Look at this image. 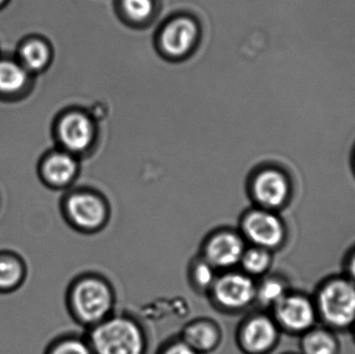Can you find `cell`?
Instances as JSON below:
<instances>
[{"label":"cell","mask_w":355,"mask_h":354,"mask_svg":"<svg viewBox=\"0 0 355 354\" xmlns=\"http://www.w3.org/2000/svg\"><path fill=\"white\" fill-rule=\"evenodd\" d=\"M67 301L70 313L76 321L95 326L110 317L114 297L112 288L105 281L85 276L72 283Z\"/></svg>","instance_id":"cell-1"},{"label":"cell","mask_w":355,"mask_h":354,"mask_svg":"<svg viewBox=\"0 0 355 354\" xmlns=\"http://www.w3.org/2000/svg\"><path fill=\"white\" fill-rule=\"evenodd\" d=\"M87 342L94 354H144L146 349L143 330L126 317H108L96 324Z\"/></svg>","instance_id":"cell-2"},{"label":"cell","mask_w":355,"mask_h":354,"mask_svg":"<svg viewBox=\"0 0 355 354\" xmlns=\"http://www.w3.org/2000/svg\"><path fill=\"white\" fill-rule=\"evenodd\" d=\"M210 292L218 307L240 311L256 299L257 286L252 276L231 269L217 276Z\"/></svg>","instance_id":"cell-3"},{"label":"cell","mask_w":355,"mask_h":354,"mask_svg":"<svg viewBox=\"0 0 355 354\" xmlns=\"http://www.w3.org/2000/svg\"><path fill=\"white\" fill-rule=\"evenodd\" d=\"M319 306L329 324L343 328L355 319V286L348 281L329 283L321 291Z\"/></svg>","instance_id":"cell-4"},{"label":"cell","mask_w":355,"mask_h":354,"mask_svg":"<svg viewBox=\"0 0 355 354\" xmlns=\"http://www.w3.org/2000/svg\"><path fill=\"white\" fill-rule=\"evenodd\" d=\"M245 249V239L241 234L231 230L218 231L205 242L202 258L215 269L231 270L239 265Z\"/></svg>","instance_id":"cell-5"},{"label":"cell","mask_w":355,"mask_h":354,"mask_svg":"<svg viewBox=\"0 0 355 354\" xmlns=\"http://www.w3.org/2000/svg\"><path fill=\"white\" fill-rule=\"evenodd\" d=\"M67 220L76 230L94 232L99 230L106 220L107 212L103 202L92 193H74L64 204Z\"/></svg>","instance_id":"cell-6"},{"label":"cell","mask_w":355,"mask_h":354,"mask_svg":"<svg viewBox=\"0 0 355 354\" xmlns=\"http://www.w3.org/2000/svg\"><path fill=\"white\" fill-rule=\"evenodd\" d=\"M241 235L254 247L273 249L284 238L281 220L267 209H254L248 212L242 220Z\"/></svg>","instance_id":"cell-7"},{"label":"cell","mask_w":355,"mask_h":354,"mask_svg":"<svg viewBox=\"0 0 355 354\" xmlns=\"http://www.w3.org/2000/svg\"><path fill=\"white\" fill-rule=\"evenodd\" d=\"M277 338L275 322L266 316H254L242 324L239 344L248 354L266 353Z\"/></svg>","instance_id":"cell-8"},{"label":"cell","mask_w":355,"mask_h":354,"mask_svg":"<svg viewBox=\"0 0 355 354\" xmlns=\"http://www.w3.org/2000/svg\"><path fill=\"white\" fill-rule=\"evenodd\" d=\"M58 135L62 145L74 153L85 151L93 143L95 127L89 116L70 112L60 121Z\"/></svg>","instance_id":"cell-9"},{"label":"cell","mask_w":355,"mask_h":354,"mask_svg":"<svg viewBox=\"0 0 355 354\" xmlns=\"http://www.w3.org/2000/svg\"><path fill=\"white\" fill-rule=\"evenodd\" d=\"M252 193L262 207L269 209L279 207L289 195V182L279 170H262L252 182Z\"/></svg>","instance_id":"cell-10"},{"label":"cell","mask_w":355,"mask_h":354,"mask_svg":"<svg viewBox=\"0 0 355 354\" xmlns=\"http://www.w3.org/2000/svg\"><path fill=\"white\" fill-rule=\"evenodd\" d=\"M275 309L277 321L287 330L300 332L308 330L314 324V309L310 301L304 297L286 295L275 306Z\"/></svg>","instance_id":"cell-11"},{"label":"cell","mask_w":355,"mask_h":354,"mask_svg":"<svg viewBox=\"0 0 355 354\" xmlns=\"http://www.w3.org/2000/svg\"><path fill=\"white\" fill-rule=\"evenodd\" d=\"M198 35V27L188 18H179L166 25L160 35V44L171 56H182L187 53Z\"/></svg>","instance_id":"cell-12"},{"label":"cell","mask_w":355,"mask_h":354,"mask_svg":"<svg viewBox=\"0 0 355 354\" xmlns=\"http://www.w3.org/2000/svg\"><path fill=\"white\" fill-rule=\"evenodd\" d=\"M28 267L22 256L10 249L0 251V294L16 292L25 284Z\"/></svg>","instance_id":"cell-13"},{"label":"cell","mask_w":355,"mask_h":354,"mask_svg":"<svg viewBox=\"0 0 355 354\" xmlns=\"http://www.w3.org/2000/svg\"><path fill=\"white\" fill-rule=\"evenodd\" d=\"M182 340L200 354L210 353L216 348L220 336L215 324L206 320H200L192 322L184 330Z\"/></svg>","instance_id":"cell-14"},{"label":"cell","mask_w":355,"mask_h":354,"mask_svg":"<svg viewBox=\"0 0 355 354\" xmlns=\"http://www.w3.org/2000/svg\"><path fill=\"white\" fill-rule=\"evenodd\" d=\"M77 168L78 164L72 155L64 152H58L50 156L44 164V174L52 184L64 186L76 176Z\"/></svg>","instance_id":"cell-15"},{"label":"cell","mask_w":355,"mask_h":354,"mask_svg":"<svg viewBox=\"0 0 355 354\" xmlns=\"http://www.w3.org/2000/svg\"><path fill=\"white\" fill-rule=\"evenodd\" d=\"M27 81L28 72L23 64L12 60L0 62V93H17L26 85Z\"/></svg>","instance_id":"cell-16"},{"label":"cell","mask_w":355,"mask_h":354,"mask_svg":"<svg viewBox=\"0 0 355 354\" xmlns=\"http://www.w3.org/2000/svg\"><path fill=\"white\" fill-rule=\"evenodd\" d=\"M270 263L271 257L268 249L252 245V247L246 249L244 251L239 265H241L243 272L248 276H256L264 274Z\"/></svg>","instance_id":"cell-17"},{"label":"cell","mask_w":355,"mask_h":354,"mask_svg":"<svg viewBox=\"0 0 355 354\" xmlns=\"http://www.w3.org/2000/svg\"><path fill=\"white\" fill-rule=\"evenodd\" d=\"M50 50L41 41H31L23 46L21 58L26 70L39 71L45 68L50 60Z\"/></svg>","instance_id":"cell-18"},{"label":"cell","mask_w":355,"mask_h":354,"mask_svg":"<svg viewBox=\"0 0 355 354\" xmlns=\"http://www.w3.org/2000/svg\"><path fill=\"white\" fill-rule=\"evenodd\" d=\"M44 354H94L91 345L74 336L60 337L50 343Z\"/></svg>","instance_id":"cell-19"},{"label":"cell","mask_w":355,"mask_h":354,"mask_svg":"<svg viewBox=\"0 0 355 354\" xmlns=\"http://www.w3.org/2000/svg\"><path fill=\"white\" fill-rule=\"evenodd\" d=\"M336 348L337 345L334 337L323 330L310 333L304 340L306 354H335Z\"/></svg>","instance_id":"cell-20"},{"label":"cell","mask_w":355,"mask_h":354,"mask_svg":"<svg viewBox=\"0 0 355 354\" xmlns=\"http://www.w3.org/2000/svg\"><path fill=\"white\" fill-rule=\"evenodd\" d=\"M216 269L209 264L204 258H200L198 261L192 263L190 270V280L192 285L200 290H209L212 288L215 280H216Z\"/></svg>","instance_id":"cell-21"},{"label":"cell","mask_w":355,"mask_h":354,"mask_svg":"<svg viewBox=\"0 0 355 354\" xmlns=\"http://www.w3.org/2000/svg\"><path fill=\"white\" fill-rule=\"evenodd\" d=\"M285 297V287L275 278H268L257 287L256 299L266 307H275Z\"/></svg>","instance_id":"cell-22"},{"label":"cell","mask_w":355,"mask_h":354,"mask_svg":"<svg viewBox=\"0 0 355 354\" xmlns=\"http://www.w3.org/2000/svg\"><path fill=\"white\" fill-rule=\"evenodd\" d=\"M123 6L129 18L137 22L149 18L153 10L152 0H123Z\"/></svg>","instance_id":"cell-23"},{"label":"cell","mask_w":355,"mask_h":354,"mask_svg":"<svg viewBox=\"0 0 355 354\" xmlns=\"http://www.w3.org/2000/svg\"><path fill=\"white\" fill-rule=\"evenodd\" d=\"M162 354H200L196 353L192 347L183 340L177 341L173 344L168 345Z\"/></svg>","instance_id":"cell-24"},{"label":"cell","mask_w":355,"mask_h":354,"mask_svg":"<svg viewBox=\"0 0 355 354\" xmlns=\"http://www.w3.org/2000/svg\"><path fill=\"white\" fill-rule=\"evenodd\" d=\"M350 274H352V278L355 280V256L352 259V264H350Z\"/></svg>","instance_id":"cell-25"},{"label":"cell","mask_w":355,"mask_h":354,"mask_svg":"<svg viewBox=\"0 0 355 354\" xmlns=\"http://www.w3.org/2000/svg\"><path fill=\"white\" fill-rule=\"evenodd\" d=\"M4 0H0V3H2V2H3Z\"/></svg>","instance_id":"cell-26"}]
</instances>
